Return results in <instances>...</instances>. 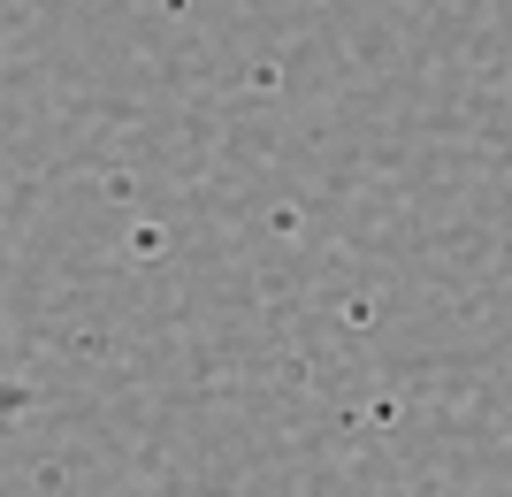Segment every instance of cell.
I'll return each instance as SVG.
<instances>
[{"label":"cell","mask_w":512,"mask_h":497,"mask_svg":"<svg viewBox=\"0 0 512 497\" xmlns=\"http://www.w3.org/2000/svg\"><path fill=\"white\" fill-rule=\"evenodd\" d=\"M23 406H31V390H23V375L8 368V352H0V436L23 421Z\"/></svg>","instance_id":"cell-1"}]
</instances>
